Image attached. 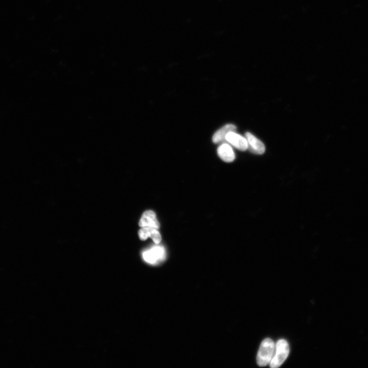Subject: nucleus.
<instances>
[{"instance_id":"nucleus-3","label":"nucleus","mask_w":368,"mask_h":368,"mask_svg":"<svg viewBox=\"0 0 368 368\" xmlns=\"http://www.w3.org/2000/svg\"><path fill=\"white\" fill-rule=\"evenodd\" d=\"M142 255L144 260L148 264L155 265L165 260L166 253L163 247L155 246L144 252Z\"/></svg>"},{"instance_id":"nucleus-8","label":"nucleus","mask_w":368,"mask_h":368,"mask_svg":"<svg viewBox=\"0 0 368 368\" xmlns=\"http://www.w3.org/2000/svg\"><path fill=\"white\" fill-rule=\"evenodd\" d=\"M218 153L220 158L224 162L231 163L235 159V154L233 149L228 144L221 145L218 149Z\"/></svg>"},{"instance_id":"nucleus-4","label":"nucleus","mask_w":368,"mask_h":368,"mask_svg":"<svg viewBox=\"0 0 368 368\" xmlns=\"http://www.w3.org/2000/svg\"><path fill=\"white\" fill-rule=\"evenodd\" d=\"M245 136L248 142V149L251 152L256 154H262L265 153V145L260 140L249 132L246 133Z\"/></svg>"},{"instance_id":"nucleus-6","label":"nucleus","mask_w":368,"mask_h":368,"mask_svg":"<svg viewBox=\"0 0 368 368\" xmlns=\"http://www.w3.org/2000/svg\"><path fill=\"white\" fill-rule=\"evenodd\" d=\"M140 227H152L159 229L160 225L155 213L151 210H148L143 213L139 222Z\"/></svg>"},{"instance_id":"nucleus-9","label":"nucleus","mask_w":368,"mask_h":368,"mask_svg":"<svg viewBox=\"0 0 368 368\" xmlns=\"http://www.w3.org/2000/svg\"><path fill=\"white\" fill-rule=\"evenodd\" d=\"M236 127L232 124H228L218 130L214 135L213 141L215 143H219L225 140L226 135L230 132H235Z\"/></svg>"},{"instance_id":"nucleus-2","label":"nucleus","mask_w":368,"mask_h":368,"mask_svg":"<svg viewBox=\"0 0 368 368\" xmlns=\"http://www.w3.org/2000/svg\"><path fill=\"white\" fill-rule=\"evenodd\" d=\"M290 353V347L288 342L284 340H279L275 345L274 356L270 363L272 368L280 367L288 358Z\"/></svg>"},{"instance_id":"nucleus-1","label":"nucleus","mask_w":368,"mask_h":368,"mask_svg":"<svg viewBox=\"0 0 368 368\" xmlns=\"http://www.w3.org/2000/svg\"><path fill=\"white\" fill-rule=\"evenodd\" d=\"M275 344L270 339H265L261 343L257 356V363L260 366H265L270 364L274 355Z\"/></svg>"},{"instance_id":"nucleus-7","label":"nucleus","mask_w":368,"mask_h":368,"mask_svg":"<svg viewBox=\"0 0 368 368\" xmlns=\"http://www.w3.org/2000/svg\"><path fill=\"white\" fill-rule=\"evenodd\" d=\"M157 230L158 229L152 227H143L139 231L140 239L142 240H145L148 237H150L156 244L160 243L162 237L160 232Z\"/></svg>"},{"instance_id":"nucleus-5","label":"nucleus","mask_w":368,"mask_h":368,"mask_svg":"<svg viewBox=\"0 0 368 368\" xmlns=\"http://www.w3.org/2000/svg\"><path fill=\"white\" fill-rule=\"evenodd\" d=\"M225 140L240 151H243L248 149V145L246 138L236 133L235 132L229 133L226 135Z\"/></svg>"}]
</instances>
